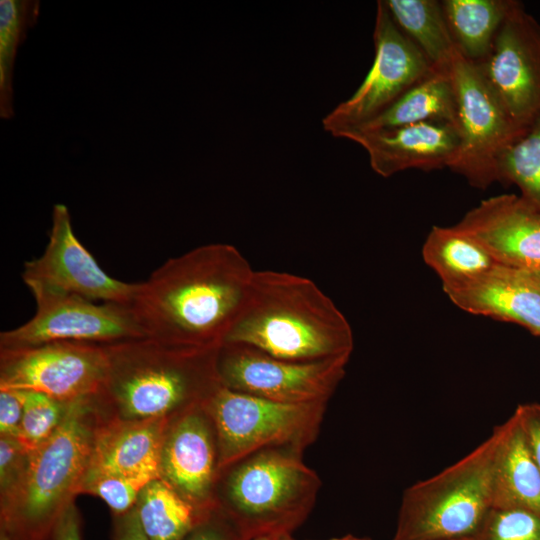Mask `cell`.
Here are the masks:
<instances>
[{
  "label": "cell",
  "instance_id": "7c38bea8",
  "mask_svg": "<svg viewBox=\"0 0 540 540\" xmlns=\"http://www.w3.org/2000/svg\"><path fill=\"white\" fill-rule=\"evenodd\" d=\"M106 372L103 344L59 341L0 349V389L36 391L70 402L97 395Z\"/></svg>",
  "mask_w": 540,
  "mask_h": 540
},
{
  "label": "cell",
  "instance_id": "8d00e7d4",
  "mask_svg": "<svg viewBox=\"0 0 540 540\" xmlns=\"http://www.w3.org/2000/svg\"><path fill=\"white\" fill-rule=\"evenodd\" d=\"M328 540H371L370 538L368 537H357V536H354L352 534H347L343 537H338V538H332V539H328Z\"/></svg>",
  "mask_w": 540,
  "mask_h": 540
},
{
  "label": "cell",
  "instance_id": "30bf717a",
  "mask_svg": "<svg viewBox=\"0 0 540 540\" xmlns=\"http://www.w3.org/2000/svg\"><path fill=\"white\" fill-rule=\"evenodd\" d=\"M349 359L296 362L240 344H223L217 355L220 383L232 390L285 404L328 403Z\"/></svg>",
  "mask_w": 540,
  "mask_h": 540
},
{
  "label": "cell",
  "instance_id": "484cf974",
  "mask_svg": "<svg viewBox=\"0 0 540 540\" xmlns=\"http://www.w3.org/2000/svg\"><path fill=\"white\" fill-rule=\"evenodd\" d=\"M38 0L0 1V116L11 119L13 111V70L19 45L39 15Z\"/></svg>",
  "mask_w": 540,
  "mask_h": 540
},
{
  "label": "cell",
  "instance_id": "b9f144b4",
  "mask_svg": "<svg viewBox=\"0 0 540 540\" xmlns=\"http://www.w3.org/2000/svg\"><path fill=\"white\" fill-rule=\"evenodd\" d=\"M459 540H474L473 538H465V539H459Z\"/></svg>",
  "mask_w": 540,
  "mask_h": 540
},
{
  "label": "cell",
  "instance_id": "f546056e",
  "mask_svg": "<svg viewBox=\"0 0 540 540\" xmlns=\"http://www.w3.org/2000/svg\"><path fill=\"white\" fill-rule=\"evenodd\" d=\"M474 540H540V515L523 508L492 507Z\"/></svg>",
  "mask_w": 540,
  "mask_h": 540
},
{
  "label": "cell",
  "instance_id": "ac0fdd59",
  "mask_svg": "<svg viewBox=\"0 0 540 540\" xmlns=\"http://www.w3.org/2000/svg\"><path fill=\"white\" fill-rule=\"evenodd\" d=\"M443 290L466 312L515 323L540 337V287L529 273L497 264L470 282Z\"/></svg>",
  "mask_w": 540,
  "mask_h": 540
},
{
  "label": "cell",
  "instance_id": "52a82bcc",
  "mask_svg": "<svg viewBox=\"0 0 540 540\" xmlns=\"http://www.w3.org/2000/svg\"><path fill=\"white\" fill-rule=\"evenodd\" d=\"M217 435L219 474L263 450L302 452L319 434L327 404H285L220 384L203 403Z\"/></svg>",
  "mask_w": 540,
  "mask_h": 540
},
{
  "label": "cell",
  "instance_id": "d4e9b609",
  "mask_svg": "<svg viewBox=\"0 0 540 540\" xmlns=\"http://www.w3.org/2000/svg\"><path fill=\"white\" fill-rule=\"evenodd\" d=\"M135 508L149 540H183L201 513L160 478L141 490Z\"/></svg>",
  "mask_w": 540,
  "mask_h": 540
},
{
  "label": "cell",
  "instance_id": "d590c367",
  "mask_svg": "<svg viewBox=\"0 0 540 540\" xmlns=\"http://www.w3.org/2000/svg\"><path fill=\"white\" fill-rule=\"evenodd\" d=\"M112 540H149L138 519L136 508L123 514H112Z\"/></svg>",
  "mask_w": 540,
  "mask_h": 540
},
{
  "label": "cell",
  "instance_id": "cb8c5ba5",
  "mask_svg": "<svg viewBox=\"0 0 540 540\" xmlns=\"http://www.w3.org/2000/svg\"><path fill=\"white\" fill-rule=\"evenodd\" d=\"M394 22L434 67L448 66L456 51L441 1L384 0Z\"/></svg>",
  "mask_w": 540,
  "mask_h": 540
},
{
  "label": "cell",
  "instance_id": "e0dca14e",
  "mask_svg": "<svg viewBox=\"0 0 540 540\" xmlns=\"http://www.w3.org/2000/svg\"><path fill=\"white\" fill-rule=\"evenodd\" d=\"M456 225L478 240L498 264L540 273V211L519 195L485 199Z\"/></svg>",
  "mask_w": 540,
  "mask_h": 540
},
{
  "label": "cell",
  "instance_id": "74e56055",
  "mask_svg": "<svg viewBox=\"0 0 540 540\" xmlns=\"http://www.w3.org/2000/svg\"><path fill=\"white\" fill-rule=\"evenodd\" d=\"M278 538L279 536L266 534V535L255 536L249 540H278Z\"/></svg>",
  "mask_w": 540,
  "mask_h": 540
},
{
  "label": "cell",
  "instance_id": "277c9868",
  "mask_svg": "<svg viewBox=\"0 0 540 540\" xmlns=\"http://www.w3.org/2000/svg\"><path fill=\"white\" fill-rule=\"evenodd\" d=\"M102 415L96 396L70 401L58 429L30 452L24 479L0 504V530L10 540H43L75 501Z\"/></svg>",
  "mask_w": 540,
  "mask_h": 540
},
{
  "label": "cell",
  "instance_id": "e575fe53",
  "mask_svg": "<svg viewBox=\"0 0 540 540\" xmlns=\"http://www.w3.org/2000/svg\"><path fill=\"white\" fill-rule=\"evenodd\" d=\"M43 540H83L82 518L75 501L63 511Z\"/></svg>",
  "mask_w": 540,
  "mask_h": 540
},
{
  "label": "cell",
  "instance_id": "4316f807",
  "mask_svg": "<svg viewBox=\"0 0 540 540\" xmlns=\"http://www.w3.org/2000/svg\"><path fill=\"white\" fill-rule=\"evenodd\" d=\"M499 182L513 184L520 197L540 211V113L499 161Z\"/></svg>",
  "mask_w": 540,
  "mask_h": 540
},
{
  "label": "cell",
  "instance_id": "60d3db41",
  "mask_svg": "<svg viewBox=\"0 0 540 540\" xmlns=\"http://www.w3.org/2000/svg\"><path fill=\"white\" fill-rule=\"evenodd\" d=\"M0 540H10V539L6 535V533H4L3 531L0 530Z\"/></svg>",
  "mask_w": 540,
  "mask_h": 540
},
{
  "label": "cell",
  "instance_id": "4fadbf2b",
  "mask_svg": "<svg viewBox=\"0 0 540 540\" xmlns=\"http://www.w3.org/2000/svg\"><path fill=\"white\" fill-rule=\"evenodd\" d=\"M476 65L511 119L526 130L540 113V23L520 1L514 0Z\"/></svg>",
  "mask_w": 540,
  "mask_h": 540
},
{
  "label": "cell",
  "instance_id": "5bb4252c",
  "mask_svg": "<svg viewBox=\"0 0 540 540\" xmlns=\"http://www.w3.org/2000/svg\"><path fill=\"white\" fill-rule=\"evenodd\" d=\"M22 279L28 286L78 295L92 301L130 305L138 283H127L108 275L73 232L64 204L52 211L49 241L41 256L24 264Z\"/></svg>",
  "mask_w": 540,
  "mask_h": 540
},
{
  "label": "cell",
  "instance_id": "7a4b0ae2",
  "mask_svg": "<svg viewBox=\"0 0 540 540\" xmlns=\"http://www.w3.org/2000/svg\"><path fill=\"white\" fill-rule=\"evenodd\" d=\"M223 344L313 362L350 359L354 339L344 314L314 281L289 272L254 270Z\"/></svg>",
  "mask_w": 540,
  "mask_h": 540
},
{
  "label": "cell",
  "instance_id": "f35d334b",
  "mask_svg": "<svg viewBox=\"0 0 540 540\" xmlns=\"http://www.w3.org/2000/svg\"><path fill=\"white\" fill-rule=\"evenodd\" d=\"M278 540H296L292 537L291 533L283 534L279 536Z\"/></svg>",
  "mask_w": 540,
  "mask_h": 540
},
{
  "label": "cell",
  "instance_id": "d6986e66",
  "mask_svg": "<svg viewBox=\"0 0 540 540\" xmlns=\"http://www.w3.org/2000/svg\"><path fill=\"white\" fill-rule=\"evenodd\" d=\"M171 419L124 420L103 412L88 469L159 478L161 448Z\"/></svg>",
  "mask_w": 540,
  "mask_h": 540
},
{
  "label": "cell",
  "instance_id": "3957f363",
  "mask_svg": "<svg viewBox=\"0 0 540 540\" xmlns=\"http://www.w3.org/2000/svg\"><path fill=\"white\" fill-rule=\"evenodd\" d=\"M107 372L96 399L124 420L173 418L203 404L221 384L220 348L180 347L145 337L103 344Z\"/></svg>",
  "mask_w": 540,
  "mask_h": 540
},
{
  "label": "cell",
  "instance_id": "d6a6232c",
  "mask_svg": "<svg viewBox=\"0 0 540 540\" xmlns=\"http://www.w3.org/2000/svg\"><path fill=\"white\" fill-rule=\"evenodd\" d=\"M23 415L22 399L13 389H0V436L18 437Z\"/></svg>",
  "mask_w": 540,
  "mask_h": 540
},
{
  "label": "cell",
  "instance_id": "5b68a950",
  "mask_svg": "<svg viewBox=\"0 0 540 540\" xmlns=\"http://www.w3.org/2000/svg\"><path fill=\"white\" fill-rule=\"evenodd\" d=\"M302 452L275 448L257 452L220 472L216 505L242 540L291 533L311 512L321 487Z\"/></svg>",
  "mask_w": 540,
  "mask_h": 540
},
{
  "label": "cell",
  "instance_id": "ab89813d",
  "mask_svg": "<svg viewBox=\"0 0 540 540\" xmlns=\"http://www.w3.org/2000/svg\"><path fill=\"white\" fill-rule=\"evenodd\" d=\"M532 277L534 278V280L536 281V283L539 285L540 287V273H537V274H531Z\"/></svg>",
  "mask_w": 540,
  "mask_h": 540
},
{
  "label": "cell",
  "instance_id": "83f0119b",
  "mask_svg": "<svg viewBox=\"0 0 540 540\" xmlns=\"http://www.w3.org/2000/svg\"><path fill=\"white\" fill-rule=\"evenodd\" d=\"M23 403V415L17 439L30 452L50 438L62 423L69 402L46 394L17 390Z\"/></svg>",
  "mask_w": 540,
  "mask_h": 540
},
{
  "label": "cell",
  "instance_id": "603a6c76",
  "mask_svg": "<svg viewBox=\"0 0 540 540\" xmlns=\"http://www.w3.org/2000/svg\"><path fill=\"white\" fill-rule=\"evenodd\" d=\"M514 0H443L442 8L458 51L473 63L488 54Z\"/></svg>",
  "mask_w": 540,
  "mask_h": 540
},
{
  "label": "cell",
  "instance_id": "1f68e13d",
  "mask_svg": "<svg viewBox=\"0 0 540 540\" xmlns=\"http://www.w3.org/2000/svg\"><path fill=\"white\" fill-rule=\"evenodd\" d=\"M183 540H242L228 516L216 505L202 511L191 531Z\"/></svg>",
  "mask_w": 540,
  "mask_h": 540
},
{
  "label": "cell",
  "instance_id": "7402d4cb",
  "mask_svg": "<svg viewBox=\"0 0 540 540\" xmlns=\"http://www.w3.org/2000/svg\"><path fill=\"white\" fill-rule=\"evenodd\" d=\"M422 256L440 277L443 289L470 282L498 264L478 240L457 225L434 226L424 242Z\"/></svg>",
  "mask_w": 540,
  "mask_h": 540
},
{
  "label": "cell",
  "instance_id": "f1b7e54d",
  "mask_svg": "<svg viewBox=\"0 0 540 540\" xmlns=\"http://www.w3.org/2000/svg\"><path fill=\"white\" fill-rule=\"evenodd\" d=\"M149 474H122L87 469L79 494L101 498L111 513L123 514L135 507L141 490L152 480Z\"/></svg>",
  "mask_w": 540,
  "mask_h": 540
},
{
  "label": "cell",
  "instance_id": "4dcf8cb0",
  "mask_svg": "<svg viewBox=\"0 0 540 540\" xmlns=\"http://www.w3.org/2000/svg\"><path fill=\"white\" fill-rule=\"evenodd\" d=\"M29 458L30 451L17 438L0 436V504L6 502L21 484Z\"/></svg>",
  "mask_w": 540,
  "mask_h": 540
},
{
  "label": "cell",
  "instance_id": "6da1fadb",
  "mask_svg": "<svg viewBox=\"0 0 540 540\" xmlns=\"http://www.w3.org/2000/svg\"><path fill=\"white\" fill-rule=\"evenodd\" d=\"M253 273L235 246L201 245L167 260L138 283L129 307L149 338L187 348H220Z\"/></svg>",
  "mask_w": 540,
  "mask_h": 540
},
{
  "label": "cell",
  "instance_id": "44dd1931",
  "mask_svg": "<svg viewBox=\"0 0 540 540\" xmlns=\"http://www.w3.org/2000/svg\"><path fill=\"white\" fill-rule=\"evenodd\" d=\"M434 120L457 125L456 95L449 65L432 66L426 76L384 111L368 122L352 128L373 131Z\"/></svg>",
  "mask_w": 540,
  "mask_h": 540
},
{
  "label": "cell",
  "instance_id": "9a60e30c",
  "mask_svg": "<svg viewBox=\"0 0 540 540\" xmlns=\"http://www.w3.org/2000/svg\"><path fill=\"white\" fill-rule=\"evenodd\" d=\"M218 441L203 404L173 417L161 448L159 478L198 512L216 506Z\"/></svg>",
  "mask_w": 540,
  "mask_h": 540
},
{
  "label": "cell",
  "instance_id": "836d02e7",
  "mask_svg": "<svg viewBox=\"0 0 540 540\" xmlns=\"http://www.w3.org/2000/svg\"><path fill=\"white\" fill-rule=\"evenodd\" d=\"M515 412L519 416L532 456L540 471V403L520 404Z\"/></svg>",
  "mask_w": 540,
  "mask_h": 540
},
{
  "label": "cell",
  "instance_id": "8fae6325",
  "mask_svg": "<svg viewBox=\"0 0 540 540\" xmlns=\"http://www.w3.org/2000/svg\"><path fill=\"white\" fill-rule=\"evenodd\" d=\"M373 39L375 57L361 85L322 119L324 130L332 135L368 122L432 69L394 22L384 1H377Z\"/></svg>",
  "mask_w": 540,
  "mask_h": 540
},
{
  "label": "cell",
  "instance_id": "2e32d148",
  "mask_svg": "<svg viewBox=\"0 0 540 540\" xmlns=\"http://www.w3.org/2000/svg\"><path fill=\"white\" fill-rule=\"evenodd\" d=\"M333 136L362 146L372 170L382 177L407 169L449 168L460 143L458 126L437 120L373 131L350 128Z\"/></svg>",
  "mask_w": 540,
  "mask_h": 540
},
{
  "label": "cell",
  "instance_id": "ba28073f",
  "mask_svg": "<svg viewBox=\"0 0 540 540\" xmlns=\"http://www.w3.org/2000/svg\"><path fill=\"white\" fill-rule=\"evenodd\" d=\"M449 70L457 103L460 143L450 169L470 185L486 189L499 182L506 150L525 132L508 115L478 66L458 49Z\"/></svg>",
  "mask_w": 540,
  "mask_h": 540
},
{
  "label": "cell",
  "instance_id": "8992f818",
  "mask_svg": "<svg viewBox=\"0 0 540 540\" xmlns=\"http://www.w3.org/2000/svg\"><path fill=\"white\" fill-rule=\"evenodd\" d=\"M501 426L466 456L408 487L392 540L473 538L493 505Z\"/></svg>",
  "mask_w": 540,
  "mask_h": 540
},
{
  "label": "cell",
  "instance_id": "9c48e42d",
  "mask_svg": "<svg viewBox=\"0 0 540 540\" xmlns=\"http://www.w3.org/2000/svg\"><path fill=\"white\" fill-rule=\"evenodd\" d=\"M36 312L26 323L0 334V349L76 341L107 344L147 337L129 305L101 302L46 288L28 286Z\"/></svg>",
  "mask_w": 540,
  "mask_h": 540
},
{
  "label": "cell",
  "instance_id": "ffe728a7",
  "mask_svg": "<svg viewBox=\"0 0 540 540\" xmlns=\"http://www.w3.org/2000/svg\"><path fill=\"white\" fill-rule=\"evenodd\" d=\"M500 426L492 507L523 508L540 515V471L519 416L514 411Z\"/></svg>",
  "mask_w": 540,
  "mask_h": 540
}]
</instances>
